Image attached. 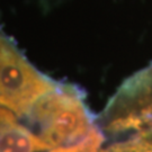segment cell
Masks as SVG:
<instances>
[{
	"instance_id": "obj_1",
	"label": "cell",
	"mask_w": 152,
	"mask_h": 152,
	"mask_svg": "<svg viewBox=\"0 0 152 152\" xmlns=\"http://www.w3.org/2000/svg\"><path fill=\"white\" fill-rule=\"evenodd\" d=\"M27 117L51 149L75 144L94 129L79 92L65 86H56L39 98Z\"/></svg>"
},
{
	"instance_id": "obj_5",
	"label": "cell",
	"mask_w": 152,
	"mask_h": 152,
	"mask_svg": "<svg viewBox=\"0 0 152 152\" xmlns=\"http://www.w3.org/2000/svg\"><path fill=\"white\" fill-rule=\"evenodd\" d=\"M135 115V114H133ZM136 118L140 121V123H141V125L143 126V118L145 117V118H151L152 121V105H151V108H149V110H143V114H142V116H140V115H135Z\"/></svg>"
},
{
	"instance_id": "obj_4",
	"label": "cell",
	"mask_w": 152,
	"mask_h": 152,
	"mask_svg": "<svg viewBox=\"0 0 152 152\" xmlns=\"http://www.w3.org/2000/svg\"><path fill=\"white\" fill-rule=\"evenodd\" d=\"M103 134L97 129L94 127L89 132V134L85 139H82L81 141L71 145L54 148L50 152H98L99 147L103 143Z\"/></svg>"
},
{
	"instance_id": "obj_2",
	"label": "cell",
	"mask_w": 152,
	"mask_h": 152,
	"mask_svg": "<svg viewBox=\"0 0 152 152\" xmlns=\"http://www.w3.org/2000/svg\"><path fill=\"white\" fill-rule=\"evenodd\" d=\"M58 85L38 72L0 34V106L28 116L34 105Z\"/></svg>"
},
{
	"instance_id": "obj_3",
	"label": "cell",
	"mask_w": 152,
	"mask_h": 152,
	"mask_svg": "<svg viewBox=\"0 0 152 152\" xmlns=\"http://www.w3.org/2000/svg\"><path fill=\"white\" fill-rule=\"evenodd\" d=\"M51 148L19 124L14 114L0 106V152H41Z\"/></svg>"
}]
</instances>
